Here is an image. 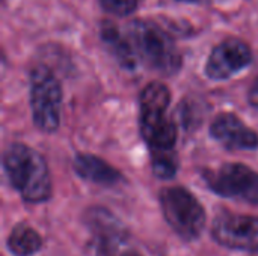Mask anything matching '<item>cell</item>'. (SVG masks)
<instances>
[{
  "label": "cell",
  "mask_w": 258,
  "mask_h": 256,
  "mask_svg": "<svg viewBox=\"0 0 258 256\" xmlns=\"http://www.w3.org/2000/svg\"><path fill=\"white\" fill-rule=\"evenodd\" d=\"M3 169L11 186L26 202H44L51 195V178L44 157L23 143H12L3 154Z\"/></svg>",
  "instance_id": "cell-1"
},
{
  "label": "cell",
  "mask_w": 258,
  "mask_h": 256,
  "mask_svg": "<svg viewBox=\"0 0 258 256\" xmlns=\"http://www.w3.org/2000/svg\"><path fill=\"white\" fill-rule=\"evenodd\" d=\"M171 92L163 83H150L141 95V131L151 155L174 154L177 127L166 116Z\"/></svg>",
  "instance_id": "cell-2"
},
{
  "label": "cell",
  "mask_w": 258,
  "mask_h": 256,
  "mask_svg": "<svg viewBox=\"0 0 258 256\" xmlns=\"http://www.w3.org/2000/svg\"><path fill=\"white\" fill-rule=\"evenodd\" d=\"M127 36L133 45L136 57L147 66L172 75L181 66V54L171 35L150 20H135L127 27Z\"/></svg>",
  "instance_id": "cell-3"
},
{
  "label": "cell",
  "mask_w": 258,
  "mask_h": 256,
  "mask_svg": "<svg viewBox=\"0 0 258 256\" xmlns=\"http://www.w3.org/2000/svg\"><path fill=\"white\" fill-rule=\"evenodd\" d=\"M160 207L168 225L184 240L198 238L206 226L201 202L184 187H166L160 192Z\"/></svg>",
  "instance_id": "cell-4"
},
{
  "label": "cell",
  "mask_w": 258,
  "mask_h": 256,
  "mask_svg": "<svg viewBox=\"0 0 258 256\" xmlns=\"http://www.w3.org/2000/svg\"><path fill=\"white\" fill-rule=\"evenodd\" d=\"M30 106L35 125L44 133H53L60 124L62 88L57 77L45 65L30 72Z\"/></svg>",
  "instance_id": "cell-5"
},
{
  "label": "cell",
  "mask_w": 258,
  "mask_h": 256,
  "mask_svg": "<svg viewBox=\"0 0 258 256\" xmlns=\"http://www.w3.org/2000/svg\"><path fill=\"white\" fill-rule=\"evenodd\" d=\"M207 186L218 195L258 205V172L240 163H227L204 172Z\"/></svg>",
  "instance_id": "cell-6"
},
{
  "label": "cell",
  "mask_w": 258,
  "mask_h": 256,
  "mask_svg": "<svg viewBox=\"0 0 258 256\" xmlns=\"http://www.w3.org/2000/svg\"><path fill=\"white\" fill-rule=\"evenodd\" d=\"M212 235L228 249L258 252V217L222 213L213 223Z\"/></svg>",
  "instance_id": "cell-7"
},
{
  "label": "cell",
  "mask_w": 258,
  "mask_h": 256,
  "mask_svg": "<svg viewBox=\"0 0 258 256\" xmlns=\"http://www.w3.org/2000/svg\"><path fill=\"white\" fill-rule=\"evenodd\" d=\"M252 62V51L246 42L230 38L218 44L206 63V74L212 80H225L245 69Z\"/></svg>",
  "instance_id": "cell-8"
},
{
  "label": "cell",
  "mask_w": 258,
  "mask_h": 256,
  "mask_svg": "<svg viewBox=\"0 0 258 256\" xmlns=\"http://www.w3.org/2000/svg\"><path fill=\"white\" fill-rule=\"evenodd\" d=\"M210 134L222 146L228 149H255L258 148V134L242 119L231 113L218 115L212 125Z\"/></svg>",
  "instance_id": "cell-9"
},
{
  "label": "cell",
  "mask_w": 258,
  "mask_h": 256,
  "mask_svg": "<svg viewBox=\"0 0 258 256\" xmlns=\"http://www.w3.org/2000/svg\"><path fill=\"white\" fill-rule=\"evenodd\" d=\"M86 225L92 231L98 244L104 249H113L125 238L119 220L107 210L94 207L86 211Z\"/></svg>",
  "instance_id": "cell-10"
},
{
  "label": "cell",
  "mask_w": 258,
  "mask_h": 256,
  "mask_svg": "<svg viewBox=\"0 0 258 256\" xmlns=\"http://www.w3.org/2000/svg\"><path fill=\"white\" fill-rule=\"evenodd\" d=\"M74 172L94 184L100 186H115L122 180V175L103 158L92 154H79L73 160Z\"/></svg>",
  "instance_id": "cell-11"
},
{
  "label": "cell",
  "mask_w": 258,
  "mask_h": 256,
  "mask_svg": "<svg viewBox=\"0 0 258 256\" xmlns=\"http://www.w3.org/2000/svg\"><path fill=\"white\" fill-rule=\"evenodd\" d=\"M101 39L107 45L109 51L115 56V59L119 62L121 66L132 69L136 65V53L133 50V45L128 39V36H122L121 32L112 24L104 21L101 24Z\"/></svg>",
  "instance_id": "cell-12"
},
{
  "label": "cell",
  "mask_w": 258,
  "mask_h": 256,
  "mask_svg": "<svg viewBox=\"0 0 258 256\" xmlns=\"http://www.w3.org/2000/svg\"><path fill=\"white\" fill-rule=\"evenodd\" d=\"M42 247L41 235L29 225L15 226L8 237V249L17 256H30Z\"/></svg>",
  "instance_id": "cell-13"
},
{
  "label": "cell",
  "mask_w": 258,
  "mask_h": 256,
  "mask_svg": "<svg viewBox=\"0 0 258 256\" xmlns=\"http://www.w3.org/2000/svg\"><path fill=\"white\" fill-rule=\"evenodd\" d=\"M153 157V170L154 175L162 178V180H169L177 174V158H175V152L174 154H157V155H151Z\"/></svg>",
  "instance_id": "cell-14"
},
{
  "label": "cell",
  "mask_w": 258,
  "mask_h": 256,
  "mask_svg": "<svg viewBox=\"0 0 258 256\" xmlns=\"http://www.w3.org/2000/svg\"><path fill=\"white\" fill-rule=\"evenodd\" d=\"M103 9L115 15H128L136 11L139 0H98Z\"/></svg>",
  "instance_id": "cell-15"
},
{
  "label": "cell",
  "mask_w": 258,
  "mask_h": 256,
  "mask_svg": "<svg viewBox=\"0 0 258 256\" xmlns=\"http://www.w3.org/2000/svg\"><path fill=\"white\" fill-rule=\"evenodd\" d=\"M248 100H249V104H251L252 107L258 109V78L254 80V83H252V84H251V88H249Z\"/></svg>",
  "instance_id": "cell-16"
},
{
  "label": "cell",
  "mask_w": 258,
  "mask_h": 256,
  "mask_svg": "<svg viewBox=\"0 0 258 256\" xmlns=\"http://www.w3.org/2000/svg\"><path fill=\"white\" fill-rule=\"evenodd\" d=\"M118 256H141L138 252H133V250H127V252H122L121 255Z\"/></svg>",
  "instance_id": "cell-17"
},
{
  "label": "cell",
  "mask_w": 258,
  "mask_h": 256,
  "mask_svg": "<svg viewBox=\"0 0 258 256\" xmlns=\"http://www.w3.org/2000/svg\"><path fill=\"white\" fill-rule=\"evenodd\" d=\"M180 2H189V3H198V2H204V0H180Z\"/></svg>",
  "instance_id": "cell-18"
}]
</instances>
